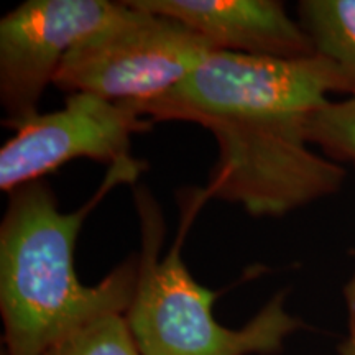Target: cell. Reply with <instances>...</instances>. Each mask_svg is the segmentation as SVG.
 I'll return each mask as SVG.
<instances>
[{
    "mask_svg": "<svg viewBox=\"0 0 355 355\" xmlns=\"http://www.w3.org/2000/svg\"><path fill=\"white\" fill-rule=\"evenodd\" d=\"M332 92L352 94L340 69L313 55L263 58L212 51L188 78L139 112L153 123L207 128L217 159L204 191L254 217H283L339 193L345 170L309 148L311 114Z\"/></svg>",
    "mask_w": 355,
    "mask_h": 355,
    "instance_id": "1",
    "label": "cell"
},
{
    "mask_svg": "<svg viewBox=\"0 0 355 355\" xmlns=\"http://www.w3.org/2000/svg\"><path fill=\"white\" fill-rule=\"evenodd\" d=\"M345 298L349 304V337L339 345L340 355H355V275L352 282L345 288Z\"/></svg>",
    "mask_w": 355,
    "mask_h": 355,
    "instance_id": "11",
    "label": "cell"
},
{
    "mask_svg": "<svg viewBox=\"0 0 355 355\" xmlns=\"http://www.w3.org/2000/svg\"><path fill=\"white\" fill-rule=\"evenodd\" d=\"M125 10L109 0H26L0 20V104L17 130L35 115L66 55Z\"/></svg>",
    "mask_w": 355,
    "mask_h": 355,
    "instance_id": "6",
    "label": "cell"
},
{
    "mask_svg": "<svg viewBox=\"0 0 355 355\" xmlns=\"http://www.w3.org/2000/svg\"><path fill=\"white\" fill-rule=\"evenodd\" d=\"M298 13L314 53L340 69L355 94V0H303Z\"/></svg>",
    "mask_w": 355,
    "mask_h": 355,
    "instance_id": "8",
    "label": "cell"
},
{
    "mask_svg": "<svg viewBox=\"0 0 355 355\" xmlns=\"http://www.w3.org/2000/svg\"><path fill=\"white\" fill-rule=\"evenodd\" d=\"M128 3L181 21L216 51L283 60L316 55L300 21L293 20L277 0H128Z\"/></svg>",
    "mask_w": 355,
    "mask_h": 355,
    "instance_id": "7",
    "label": "cell"
},
{
    "mask_svg": "<svg viewBox=\"0 0 355 355\" xmlns=\"http://www.w3.org/2000/svg\"><path fill=\"white\" fill-rule=\"evenodd\" d=\"M123 6L117 20L66 55L53 86L139 110L178 86L216 51L181 21L133 7L128 0Z\"/></svg>",
    "mask_w": 355,
    "mask_h": 355,
    "instance_id": "4",
    "label": "cell"
},
{
    "mask_svg": "<svg viewBox=\"0 0 355 355\" xmlns=\"http://www.w3.org/2000/svg\"><path fill=\"white\" fill-rule=\"evenodd\" d=\"M141 168L140 162L110 168L94 198L74 212L60 211L46 180L8 194L0 224L6 355H42L97 319L127 313L137 285V257L87 286L78 278L74 248L89 212L117 184L135 183Z\"/></svg>",
    "mask_w": 355,
    "mask_h": 355,
    "instance_id": "2",
    "label": "cell"
},
{
    "mask_svg": "<svg viewBox=\"0 0 355 355\" xmlns=\"http://www.w3.org/2000/svg\"><path fill=\"white\" fill-rule=\"evenodd\" d=\"M309 144L319 146L324 157L355 168V94L344 101H327L311 114L306 127Z\"/></svg>",
    "mask_w": 355,
    "mask_h": 355,
    "instance_id": "9",
    "label": "cell"
},
{
    "mask_svg": "<svg viewBox=\"0 0 355 355\" xmlns=\"http://www.w3.org/2000/svg\"><path fill=\"white\" fill-rule=\"evenodd\" d=\"M42 355H141L125 314H110L89 324Z\"/></svg>",
    "mask_w": 355,
    "mask_h": 355,
    "instance_id": "10",
    "label": "cell"
},
{
    "mask_svg": "<svg viewBox=\"0 0 355 355\" xmlns=\"http://www.w3.org/2000/svg\"><path fill=\"white\" fill-rule=\"evenodd\" d=\"M152 125L132 104L69 94L63 109L35 115L0 148V189L10 194L78 158L110 168L132 165L139 162L130 155L132 135Z\"/></svg>",
    "mask_w": 355,
    "mask_h": 355,
    "instance_id": "5",
    "label": "cell"
},
{
    "mask_svg": "<svg viewBox=\"0 0 355 355\" xmlns=\"http://www.w3.org/2000/svg\"><path fill=\"white\" fill-rule=\"evenodd\" d=\"M140 217L137 285L125 321L141 355H275L291 332L303 327L285 309L278 293L242 329H229L212 314L214 291L199 285L184 265L183 242L194 217L209 199L194 189L183 201L181 225L165 257L162 252L165 220L153 194L133 191Z\"/></svg>",
    "mask_w": 355,
    "mask_h": 355,
    "instance_id": "3",
    "label": "cell"
}]
</instances>
